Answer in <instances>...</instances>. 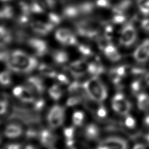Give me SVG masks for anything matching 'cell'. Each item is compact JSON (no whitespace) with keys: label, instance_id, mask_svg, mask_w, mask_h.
<instances>
[{"label":"cell","instance_id":"6da1fadb","mask_svg":"<svg viewBox=\"0 0 149 149\" xmlns=\"http://www.w3.org/2000/svg\"><path fill=\"white\" fill-rule=\"evenodd\" d=\"M5 61L9 70L17 73H29L38 67L36 58L21 51L11 52Z\"/></svg>","mask_w":149,"mask_h":149},{"label":"cell","instance_id":"7a4b0ae2","mask_svg":"<svg viewBox=\"0 0 149 149\" xmlns=\"http://www.w3.org/2000/svg\"><path fill=\"white\" fill-rule=\"evenodd\" d=\"M85 92L92 100L102 103L107 99L108 92L107 87L98 76H92L84 82Z\"/></svg>","mask_w":149,"mask_h":149},{"label":"cell","instance_id":"3957f363","mask_svg":"<svg viewBox=\"0 0 149 149\" xmlns=\"http://www.w3.org/2000/svg\"><path fill=\"white\" fill-rule=\"evenodd\" d=\"M65 118V109L60 105H54L50 108L47 115L48 125L52 130H56L63 126Z\"/></svg>","mask_w":149,"mask_h":149},{"label":"cell","instance_id":"277c9868","mask_svg":"<svg viewBox=\"0 0 149 149\" xmlns=\"http://www.w3.org/2000/svg\"><path fill=\"white\" fill-rule=\"evenodd\" d=\"M13 94L18 100L26 104H31L36 102V94L26 85H18L13 89Z\"/></svg>","mask_w":149,"mask_h":149},{"label":"cell","instance_id":"5b68a950","mask_svg":"<svg viewBox=\"0 0 149 149\" xmlns=\"http://www.w3.org/2000/svg\"><path fill=\"white\" fill-rule=\"evenodd\" d=\"M111 106L113 109L122 116L129 114L132 109V104L122 94H115L111 101Z\"/></svg>","mask_w":149,"mask_h":149},{"label":"cell","instance_id":"8992f818","mask_svg":"<svg viewBox=\"0 0 149 149\" xmlns=\"http://www.w3.org/2000/svg\"><path fill=\"white\" fill-rule=\"evenodd\" d=\"M127 147L126 140L118 137H109L101 140L96 149H127Z\"/></svg>","mask_w":149,"mask_h":149},{"label":"cell","instance_id":"52a82bcc","mask_svg":"<svg viewBox=\"0 0 149 149\" xmlns=\"http://www.w3.org/2000/svg\"><path fill=\"white\" fill-rule=\"evenodd\" d=\"M23 134V127L17 122H11L8 124L3 130L4 136L10 139H18L22 136Z\"/></svg>","mask_w":149,"mask_h":149},{"label":"cell","instance_id":"ba28073f","mask_svg":"<svg viewBox=\"0 0 149 149\" xmlns=\"http://www.w3.org/2000/svg\"><path fill=\"white\" fill-rule=\"evenodd\" d=\"M134 59L139 63H145L149 60V40L143 42L134 53Z\"/></svg>","mask_w":149,"mask_h":149},{"label":"cell","instance_id":"9c48e42d","mask_svg":"<svg viewBox=\"0 0 149 149\" xmlns=\"http://www.w3.org/2000/svg\"><path fill=\"white\" fill-rule=\"evenodd\" d=\"M39 141L41 144L47 148H52L56 141V137L49 130H43L39 133Z\"/></svg>","mask_w":149,"mask_h":149},{"label":"cell","instance_id":"30bf717a","mask_svg":"<svg viewBox=\"0 0 149 149\" xmlns=\"http://www.w3.org/2000/svg\"><path fill=\"white\" fill-rule=\"evenodd\" d=\"M88 63L84 60H78L71 62L69 65V70L70 72L77 75L83 74L88 73Z\"/></svg>","mask_w":149,"mask_h":149},{"label":"cell","instance_id":"8fae6325","mask_svg":"<svg viewBox=\"0 0 149 149\" xmlns=\"http://www.w3.org/2000/svg\"><path fill=\"white\" fill-rule=\"evenodd\" d=\"M26 86H28L36 95L42 94L45 90V85L41 79L36 77H31L26 81Z\"/></svg>","mask_w":149,"mask_h":149},{"label":"cell","instance_id":"7c38bea8","mask_svg":"<svg viewBox=\"0 0 149 149\" xmlns=\"http://www.w3.org/2000/svg\"><path fill=\"white\" fill-rule=\"evenodd\" d=\"M48 94L49 97L54 101H58L62 99L64 95V89L62 84L59 83L53 84L48 89Z\"/></svg>","mask_w":149,"mask_h":149},{"label":"cell","instance_id":"4fadbf2b","mask_svg":"<svg viewBox=\"0 0 149 149\" xmlns=\"http://www.w3.org/2000/svg\"><path fill=\"white\" fill-rule=\"evenodd\" d=\"M86 116L84 112L82 110H76L71 115L72 125L75 127H82L85 124Z\"/></svg>","mask_w":149,"mask_h":149},{"label":"cell","instance_id":"5bb4252c","mask_svg":"<svg viewBox=\"0 0 149 149\" xmlns=\"http://www.w3.org/2000/svg\"><path fill=\"white\" fill-rule=\"evenodd\" d=\"M135 38H136V36H135V31L132 28H127L122 34L120 42L124 46L128 47L134 43Z\"/></svg>","mask_w":149,"mask_h":149},{"label":"cell","instance_id":"9a60e30c","mask_svg":"<svg viewBox=\"0 0 149 149\" xmlns=\"http://www.w3.org/2000/svg\"><path fill=\"white\" fill-rule=\"evenodd\" d=\"M99 129L94 124H88L84 128V136L89 140L95 139L99 135Z\"/></svg>","mask_w":149,"mask_h":149},{"label":"cell","instance_id":"2e32d148","mask_svg":"<svg viewBox=\"0 0 149 149\" xmlns=\"http://www.w3.org/2000/svg\"><path fill=\"white\" fill-rule=\"evenodd\" d=\"M105 55L108 60L112 62H118L121 59V55L113 46H108L105 49Z\"/></svg>","mask_w":149,"mask_h":149},{"label":"cell","instance_id":"e0dca14e","mask_svg":"<svg viewBox=\"0 0 149 149\" xmlns=\"http://www.w3.org/2000/svg\"><path fill=\"white\" fill-rule=\"evenodd\" d=\"M13 83V74L10 70L0 71V85L2 86H9Z\"/></svg>","mask_w":149,"mask_h":149},{"label":"cell","instance_id":"ac0fdd59","mask_svg":"<svg viewBox=\"0 0 149 149\" xmlns=\"http://www.w3.org/2000/svg\"><path fill=\"white\" fill-rule=\"evenodd\" d=\"M137 106L141 111H149V95L145 93H141L138 95Z\"/></svg>","mask_w":149,"mask_h":149},{"label":"cell","instance_id":"d6986e66","mask_svg":"<svg viewBox=\"0 0 149 149\" xmlns=\"http://www.w3.org/2000/svg\"><path fill=\"white\" fill-rule=\"evenodd\" d=\"M75 127L73 126L71 127H66L64 130V137L65 139V141L67 144L70 147L73 146L74 142L75 141Z\"/></svg>","mask_w":149,"mask_h":149},{"label":"cell","instance_id":"ffe728a7","mask_svg":"<svg viewBox=\"0 0 149 149\" xmlns=\"http://www.w3.org/2000/svg\"><path fill=\"white\" fill-rule=\"evenodd\" d=\"M103 71L102 65L97 62H92L88 63V73H89L92 76H98L102 73Z\"/></svg>","mask_w":149,"mask_h":149},{"label":"cell","instance_id":"44dd1931","mask_svg":"<svg viewBox=\"0 0 149 149\" xmlns=\"http://www.w3.org/2000/svg\"><path fill=\"white\" fill-rule=\"evenodd\" d=\"M53 60L58 64H63L68 62L69 58L68 55L63 52H56L53 55Z\"/></svg>","mask_w":149,"mask_h":149},{"label":"cell","instance_id":"7402d4cb","mask_svg":"<svg viewBox=\"0 0 149 149\" xmlns=\"http://www.w3.org/2000/svg\"><path fill=\"white\" fill-rule=\"evenodd\" d=\"M9 109V103L5 100H0V116L4 115Z\"/></svg>","mask_w":149,"mask_h":149},{"label":"cell","instance_id":"603a6c76","mask_svg":"<svg viewBox=\"0 0 149 149\" xmlns=\"http://www.w3.org/2000/svg\"><path fill=\"white\" fill-rule=\"evenodd\" d=\"M125 116H126V119H125L124 122L126 126L127 127H129V128H134V127H135V125H136V121H135V120L132 116L129 115V114H127V115Z\"/></svg>","mask_w":149,"mask_h":149},{"label":"cell","instance_id":"cb8c5ba5","mask_svg":"<svg viewBox=\"0 0 149 149\" xmlns=\"http://www.w3.org/2000/svg\"><path fill=\"white\" fill-rule=\"evenodd\" d=\"M96 114L97 116L100 117V118H103V117H105L107 116V111L105 107H103V106H100V107L97 109Z\"/></svg>","mask_w":149,"mask_h":149},{"label":"cell","instance_id":"d4e9b609","mask_svg":"<svg viewBox=\"0 0 149 149\" xmlns=\"http://www.w3.org/2000/svg\"><path fill=\"white\" fill-rule=\"evenodd\" d=\"M5 149H22V147L19 143H13L7 144L5 147Z\"/></svg>","mask_w":149,"mask_h":149},{"label":"cell","instance_id":"484cf974","mask_svg":"<svg viewBox=\"0 0 149 149\" xmlns=\"http://www.w3.org/2000/svg\"><path fill=\"white\" fill-rule=\"evenodd\" d=\"M141 84L140 82L135 81L132 84V89L134 92H138L141 89Z\"/></svg>","mask_w":149,"mask_h":149},{"label":"cell","instance_id":"4316f807","mask_svg":"<svg viewBox=\"0 0 149 149\" xmlns=\"http://www.w3.org/2000/svg\"><path fill=\"white\" fill-rule=\"evenodd\" d=\"M133 149H146V147L143 144L138 143V144H136L134 146Z\"/></svg>","mask_w":149,"mask_h":149},{"label":"cell","instance_id":"83f0119b","mask_svg":"<svg viewBox=\"0 0 149 149\" xmlns=\"http://www.w3.org/2000/svg\"><path fill=\"white\" fill-rule=\"evenodd\" d=\"M24 149H38L35 146L33 145H26Z\"/></svg>","mask_w":149,"mask_h":149},{"label":"cell","instance_id":"f1b7e54d","mask_svg":"<svg viewBox=\"0 0 149 149\" xmlns=\"http://www.w3.org/2000/svg\"><path fill=\"white\" fill-rule=\"evenodd\" d=\"M145 79V81H146V82H147V84L149 85V73L146 74Z\"/></svg>","mask_w":149,"mask_h":149},{"label":"cell","instance_id":"f546056e","mask_svg":"<svg viewBox=\"0 0 149 149\" xmlns=\"http://www.w3.org/2000/svg\"><path fill=\"white\" fill-rule=\"evenodd\" d=\"M145 124L147 125V126H149V115L145 117Z\"/></svg>","mask_w":149,"mask_h":149},{"label":"cell","instance_id":"4dcf8cb0","mask_svg":"<svg viewBox=\"0 0 149 149\" xmlns=\"http://www.w3.org/2000/svg\"><path fill=\"white\" fill-rule=\"evenodd\" d=\"M49 149H56V148H54V147H52V148H49Z\"/></svg>","mask_w":149,"mask_h":149},{"label":"cell","instance_id":"1f68e13d","mask_svg":"<svg viewBox=\"0 0 149 149\" xmlns=\"http://www.w3.org/2000/svg\"><path fill=\"white\" fill-rule=\"evenodd\" d=\"M0 141H1V135H0Z\"/></svg>","mask_w":149,"mask_h":149},{"label":"cell","instance_id":"d6a6232c","mask_svg":"<svg viewBox=\"0 0 149 149\" xmlns=\"http://www.w3.org/2000/svg\"><path fill=\"white\" fill-rule=\"evenodd\" d=\"M74 149H75V148H74Z\"/></svg>","mask_w":149,"mask_h":149}]
</instances>
